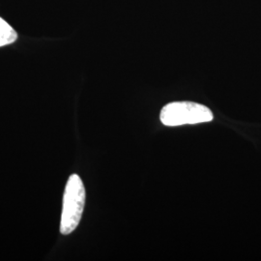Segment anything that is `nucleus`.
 Instances as JSON below:
<instances>
[{
	"label": "nucleus",
	"instance_id": "nucleus-2",
	"mask_svg": "<svg viewBox=\"0 0 261 261\" xmlns=\"http://www.w3.org/2000/svg\"><path fill=\"white\" fill-rule=\"evenodd\" d=\"M160 119L165 126L176 127L212 121L213 113L210 109L200 103L173 102L162 109Z\"/></svg>",
	"mask_w": 261,
	"mask_h": 261
},
{
	"label": "nucleus",
	"instance_id": "nucleus-3",
	"mask_svg": "<svg viewBox=\"0 0 261 261\" xmlns=\"http://www.w3.org/2000/svg\"><path fill=\"white\" fill-rule=\"evenodd\" d=\"M18 34L7 21L0 18V47H4L16 42Z\"/></svg>",
	"mask_w": 261,
	"mask_h": 261
},
{
	"label": "nucleus",
	"instance_id": "nucleus-1",
	"mask_svg": "<svg viewBox=\"0 0 261 261\" xmlns=\"http://www.w3.org/2000/svg\"><path fill=\"white\" fill-rule=\"evenodd\" d=\"M85 188L82 178L72 174L66 183L60 220V232L71 234L82 220L85 205Z\"/></svg>",
	"mask_w": 261,
	"mask_h": 261
}]
</instances>
